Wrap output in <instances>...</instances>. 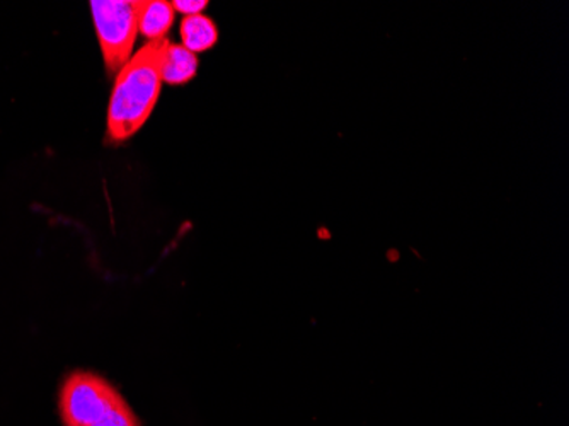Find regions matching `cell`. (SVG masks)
Segmentation results:
<instances>
[{
  "mask_svg": "<svg viewBox=\"0 0 569 426\" xmlns=\"http://www.w3.org/2000/svg\"><path fill=\"white\" fill-rule=\"evenodd\" d=\"M169 40L143 44L118 72L108 106V140L124 142L143 127L158 105L162 86V59Z\"/></svg>",
  "mask_w": 569,
  "mask_h": 426,
  "instance_id": "obj_1",
  "label": "cell"
},
{
  "mask_svg": "<svg viewBox=\"0 0 569 426\" xmlns=\"http://www.w3.org/2000/svg\"><path fill=\"white\" fill-rule=\"evenodd\" d=\"M59 408L66 426H140L121 394L91 371H73L67 377Z\"/></svg>",
  "mask_w": 569,
  "mask_h": 426,
  "instance_id": "obj_2",
  "label": "cell"
},
{
  "mask_svg": "<svg viewBox=\"0 0 569 426\" xmlns=\"http://www.w3.org/2000/svg\"><path fill=\"white\" fill-rule=\"evenodd\" d=\"M147 2L143 0H94L92 19L98 31L99 47L108 72L118 73L132 59L140 18Z\"/></svg>",
  "mask_w": 569,
  "mask_h": 426,
  "instance_id": "obj_3",
  "label": "cell"
},
{
  "mask_svg": "<svg viewBox=\"0 0 569 426\" xmlns=\"http://www.w3.org/2000/svg\"><path fill=\"white\" fill-rule=\"evenodd\" d=\"M198 59L194 53L169 41L162 59V82L169 86H183L197 76Z\"/></svg>",
  "mask_w": 569,
  "mask_h": 426,
  "instance_id": "obj_4",
  "label": "cell"
},
{
  "mask_svg": "<svg viewBox=\"0 0 569 426\" xmlns=\"http://www.w3.org/2000/svg\"><path fill=\"white\" fill-rule=\"evenodd\" d=\"M179 33H181L183 47L194 56H198L201 51L210 50L219 41V30H217L216 22L203 14L184 18L181 21Z\"/></svg>",
  "mask_w": 569,
  "mask_h": 426,
  "instance_id": "obj_5",
  "label": "cell"
},
{
  "mask_svg": "<svg viewBox=\"0 0 569 426\" xmlns=\"http://www.w3.org/2000/svg\"><path fill=\"white\" fill-rule=\"evenodd\" d=\"M174 22V9L166 0L147 2L140 18V33L149 41L164 40Z\"/></svg>",
  "mask_w": 569,
  "mask_h": 426,
  "instance_id": "obj_6",
  "label": "cell"
},
{
  "mask_svg": "<svg viewBox=\"0 0 569 426\" xmlns=\"http://www.w3.org/2000/svg\"><path fill=\"white\" fill-rule=\"evenodd\" d=\"M171 4L174 12H181V14H184V18H190V16L201 14L207 9V6H209V2L207 0H176Z\"/></svg>",
  "mask_w": 569,
  "mask_h": 426,
  "instance_id": "obj_7",
  "label": "cell"
}]
</instances>
